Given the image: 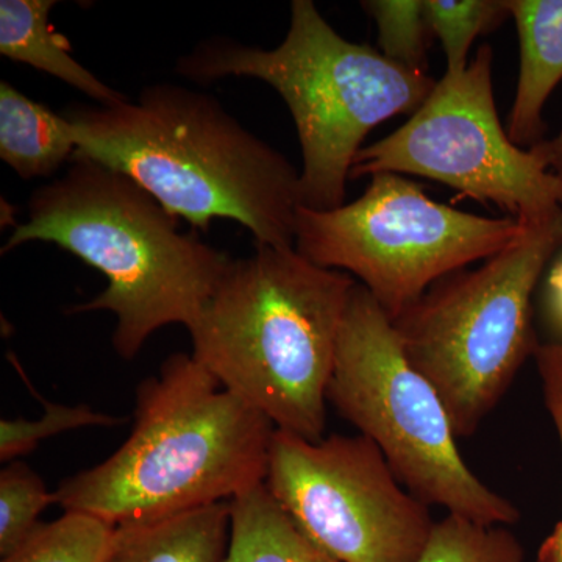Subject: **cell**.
I'll return each mask as SVG.
<instances>
[{
  "instance_id": "1",
  "label": "cell",
  "mask_w": 562,
  "mask_h": 562,
  "mask_svg": "<svg viewBox=\"0 0 562 562\" xmlns=\"http://www.w3.org/2000/svg\"><path fill=\"white\" fill-rule=\"evenodd\" d=\"M63 114L76 127L77 155L131 177L177 220L203 231L236 221L255 244L294 247L301 171L205 92L157 83L136 102Z\"/></svg>"
},
{
  "instance_id": "2",
  "label": "cell",
  "mask_w": 562,
  "mask_h": 562,
  "mask_svg": "<svg viewBox=\"0 0 562 562\" xmlns=\"http://www.w3.org/2000/svg\"><path fill=\"white\" fill-rule=\"evenodd\" d=\"M33 241L105 276V291L68 313H113V347L127 361L166 325L188 330L233 260L198 233L179 232L177 217L131 177L77 154L61 177L32 192L27 221L2 254Z\"/></svg>"
},
{
  "instance_id": "3",
  "label": "cell",
  "mask_w": 562,
  "mask_h": 562,
  "mask_svg": "<svg viewBox=\"0 0 562 562\" xmlns=\"http://www.w3.org/2000/svg\"><path fill=\"white\" fill-rule=\"evenodd\" d=\"M349 273L321 268L294 247L255 244L233 258L188 328L192 358L277 430L319 442Z\"/></svg>"
},
{
  "instance_id": "4",
  "label": "cell",
  "mask_w": 562,
  "mask_h": 562,
  "mask_svg": "<svg viewBox=\"0 0 562 562\" xmlns=\"http://www.w3.org/2000/svg\"><path fill=\"white\" fill-rule=\"evenodd\" d=\"M276 430L192 355H171L139 384L127 441L66 480L54 503L117 527L232 502L266 482Z\"/></svg>"
},
{
  "instance_id": "5",
  "label": "cell",
  "mask_w": 562,
  "mask_h": 562,
  "mask_svg": "<svg viewBox=\"0 0 562 562\" xmlns=\"http://www.w3.org/2000/svg\"><path fill=\"white\" fill-rule=\"evenodd\" d=\"M177 72L210 83L254 77L271 85L291 111L302 150L301 205L335 210L346 203L351 168L373 128L427 101L436 81L369 44L342 38L312 0L291 3L290 31L271 50L233 41L201 44Z\"/></svg>"
},
{
  "instance_id": "6",
  "label": "cell",
  "mask_w": 562,
  "mask_h": 562,
  "mask_svg": "<svg viewBox=\"0 0 562 562\" xmlns=\"http://www.w3.org/2000/svg\"><path fill=\"white\" fill-rule=\"evenodd\" d=\"M562 247V209L473 271L454 272L394 321L409 364L438 392L457 438L480 427L538 339L531 297Z\"/></svg>"
},
{
  "instance_id": "7",
  "label": "cell",
  "mask_w": 562,
  "mask_h": 562,
  "mask_svg": "<svg viewBox=\"0 0 562 562\" xmlns=\"http://www.w3.org/2000/svg\"><path fill=\"white\" fill-rule=\"evenodd\" d=\"M327 402L376 443L398 482L425 505L483 525L520 519L462 460L441 397L409 364L394 322L360 283L339 331Z\"/></svg>"
},
{
  "instance_id": "8",
  "label": "cell",
  "mask_w": 562,
  "mask_h": 562,
  "mask_svg": "<svg viewBox=\"0 0 562 562\" xmlns=\"http://www.w3.org/2000/svg\"><path fill=\"white\" fill-rule=\"evenodd\" d=\"M524 228L513 217L476 216L431 201L416 181L382 172L339 209L301 206L294 249L321 268L357 277L394 322L432 284L490 260Z\"/></svg>"
},
{
  "instance_id": "9",
  "label": "cell",
  "mask_w": 562,
  "mask_h": 562,
  "mask_svg": "<svg viewBox=\"0 0 562 562\" xmlns=\"http://www.w3.org/2000/svg\"><path fill=\"white\" fill-rule=\"evenodd\" d=\"M492 63L494 52L480 46L464 72L443 74L405 124L362 147L350 180L382 172L424 177L519 222L561 210L562 184L541 144L524 149L503 128Z\"/></svg>"
},
{
  "instance_id": "10",
  "label": "cell",
  "mask_w": 562,
  "mask_h": 562,
  "mask_svg": "<svg viewBox=\"0 0 562 562\" xmlns=\"http://www.w3.org/2000/svg\"><path fill=\"white\" fill-rule=\"evenodd\" d=\"M266 487L305 536L338 562H417L435 520L366 436L319 442L276 430Z\"/></svg>"
},
{
  "instance_id": "11",
  "label": "cell",
  "mask_w": 562,
  "mask_h": 562,
  "mask_svg": "<svg viewBox=\"0 0 562 562\" xmlns=\"http://www.w3.org/2000/svg\"><path fill=\"white\" fill-rule=\"evenodd\" d=\"M519 38V79L509 138L524 149L546 139L543 110L562 81V0H505Z\"/></svg>"
},
{
  "instance_id": "12",
  "label": "cell",
  "mask_w": 562,
  "mask_h": 562,
  "mask_svg": "<svg viewBox=\"0 0 562 562\" xmlns=\"http://www.w3.org/2000/svg\"><path fill=\"white\" fill-rule=\"evenodd\" d=\"M231 522V502H222L117 525L109 562H222Z\"/></svg>"
},
{
  "instance_id": "13",
  "label": "cell",
  "mask_w": 562,
  "mask_h": 562,
  "mask_svg": "<svg viewBox=\"0 0 562 562\" xmlns=\"http://www.w3.org/2000/svg\"><path fill=\"white\" fill-rule=\"evenodd\" d=\"M55 5V0H2L0 54L65 81L99 105L128 101L72 57L69 41L50 24Z\"/></svg>"
},
{
  "instance_id": "14",
  "label": "cell",
  "mask_w": 562,
  "mask_h": 562,
  "mask_svg": "<svg viewBox=\"0 0 562 562\" xmlns=\"http://www.w3.org/2000/svg\"><path fill=\"white\" fill-rule=\"evenodd\" d=\"M77 132L65 114L0 83V158L22 180L49 179L72 161Z\"/></svg>"
},
{
  "instance_id": "15",
  "label": "cell",
  "mask_w": 562,
  "mask_h": 562,
  "mask_svg": "<svg viewBox=\"0 0 562 562\" xmlns=\"http://www.w3.org/2000/svg\"><path fill=\"white\" fill-rule=\"evenodd\" d=\"M231 519L222 562H338L305 536L265 483L233 498Z\"/></svg>"
},
{
  "instance_id": "16",
  "label": "cell",
  "mask_w": 562,
  "mask_h": 562,
  "mask_svg": "<svg viewBox=\"0 0 562 562\" xmlns=\"http://www.w3.org/2000/svg\"><path fill=\"white\" fill-rule=\"evenodd\" d=\"M116 525L101 517L65 512L60 519L40 524L2 562H109Z\"/></svg>"
},
{
  "instance_id": "17",
  "label": "cell",
  "mask_w": 562,
  "mask_h": 562,
  "mask_svg": "<svg viewBox=\"0 0 562 562\" xmlns=\"http://www.w3.org/2000/svg\"><path fill=\"white\" fill-rule=\"evenodd\" d=\"M432 38L446 54V74H461L471 63L472 44L509 16L505 0H424Z\"/></svg>"
},
{
  "instance_id": "18",
  "label": "cell",
  "mask_w": 562,
  "mask_h": 562,
  "mask_svg": "<svg viewBox=\"0 0 562 562\" xmlns=\"http://www.w3.org/2000/svg\"><path fill=\"white\" fill-rule=\"evenodd\" d=\"M524 547L501 525L449 514L435 524L417 562H524Z\"/></svg>"
},
{
  "instance_id": "19",
  "label": "cell",
  "mask_w": 562,
  "mask_h": 562,
  "mask_svg": "<svg viewBox=\"0 0 562 562\" xmlns=\"http://www.w3.org/2000/svg\"><path fill=\"white\" fill-rule=\"evenodd\" d=\"M361 7L375 21L384 57L403 68L427 72L432 35L424 0H366Z\"/></svg>"
},
{
  "instance_id": "20",
  "label": "cell",
  "mask_w": 562,
  "mask_h": 562,
  "mask_svg": "<svg viewBox=\"0 0 562 562\" xmlns=\"http://www.w3.org/2000/svg\"><path fill=\"white\" fill-rule=\"evenodd\" d=\"M54 503V492L25 462L13 461L0 472V557L16 550L38 522L40 514Z\"/></svg>"
},
{
  "instance_id": "21",
  "label": "cell",
  "mask_w": 562,
  "mask_h": 562,
  "mask_svg": "<svg viewBox=\"0 0 562 562\" xmlns=\"http://www.w3.org/2000/svg\"><path fill=\"white\" fill-rule=\"evenodd\" d=\"M43 403L46 412L40 419L29 420L16 417V419L0 422V460L18 461V458L33 452L44 439L61 432L85 427H113L122 422L110 414L94 412L90 406Z\"/></svg>"
},
{
  "instance_id": "22",
  "label": "cell",
  "mask_w": 562,
  "mask_h": 562,
  "mask_svg": "<svg viewBox=\"0 0 562 562\" xmlns=\"http://www.w3.org/2000/svg\"><path fill=\"white\" fill-rule=\"evenodd\" d=\"M535 358L542 380L547 412L552 416L562 449V344H539ZM538 562H562V519L542 542Z\"/></svg>"
},
{
  "instance_id": "23",
  "label": "cell",
  "mask_w": 562,
  "mask_h": 562,
  "mask_svg": "<svg viewBox=\"0 0 562 562\" xmlns=\"http://www.w3.org/2000/svg\"><path fill=\"white\" fill-rule=\"evenodd\" d=\"M541 144L547 161H549L550 171L562 184V131L553 138H546Z\"/></svg>"
},
{
  "instance_id": "24",
  "label": "cell",
  "mask_w": 562,
  "mask_h": 562,
  "mask_svg": "<svg viewBox=\"0 0 562 562\" xmlns=\"http://www.w3.org/2000/svg\"><path fill=\"white\" fill-rule=\"evenodd\" d=\"M549 288L553 312L562 324V258L550 273Z\"/></svg>"
}]
</instances>
